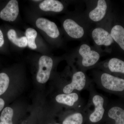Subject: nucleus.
<instances>
[{"mask_svg": "<svg viewBox=\"0 0 124 124\" xmlns=\"http://www.w3.org/2000/svg\"><path fill=\"white\" fill-rule=\"evenodd\" d=\"M88 90L89 98L86 106L91 108L92 109H88L85 107L84 110L86 117L89 121L92 124H96L104 118L108 105L106 97L96 92L93 85Z\"/></svg>", "mask_w": 124, "mask_h": 124, "instance_id": "obj_1", "label": "nucleus"}, {"mask_svg": "<svg viewBox=\"0 0 124 124\" xmlns=\"http://www.w3.org/2000/svg\"><path fill=\"white\" fill-rule=\"evenodd\" d=\"M94 81L99 88L106 92L122 93L124 92V79L103 71L94 74Z\"/></svg>", "mask_w": 124, "mask_h": 124, "instance_id": "obj_2", "label": "nucleus"}, {"mask_svg": "<svg viewBox=\"0 0 124 124\" xmlns=\"http://www.w3.org/2000/svg\"><path fill=\"white\" fill-rule=\"evenodd\" d=\"M79 53L81 57L80 66L82 70L93 67L100 59V54L91 49V47L86 44H83L80 46Z\"/></svg>", "mask_w": 124, "mask_h": 124, "instance_id": "obj_3", "label": "nucleus"}, {"mask_svg": "<svg viewBox=\"0 0 124 124\" xmlns=\"http://www.w3.org/2000/svg\"><path fill=\"white\" fill-rule=\"evenodd\" d=\"M55 100L59 104L73 108L75 110L82 109L85 107H83V101L78 92L58 94L55 97Z\"/></svg>", "mask_w": 124, "mask_h": 124, "instance_id": "obj_4", "label": "nucleus"}, {"mask_svg": "<svg viewBox=\"0 0 124 124\" xmlns=\"http://www.w3.org/2000/svg\"><path fill=\"white\" fill-rule=\"evenodd\" d=\"M53 62L52 59L46 55H42L39 61L38 70L36 79L40 84L46 83L49 78L53 68Z\"/></svg>", "mask_w": 124, "mask_h": 124, "instance_id": "obj_5", "label": "nucleus"}, {"mask_svg": "<svg viewBox=\"0 0 124 124\" xmlns=\"http://www.w3.org/2000/svg\"><path fill=\"white\" fill-rule=\"evenodd\" d=\"M91 36L94 41L98 46H110L114 41L110 33L106 29L100 27L93 30Z\"/></svg>", "mask_w": 124, "mask_h": 124, "instance_id": "obj_6", "label": "nucleus"}, {"mask_svg": "<svg viewBox=\"0 0 124 124\" xmlns=\"http://www.w3.org/2000/svg\"><path fill=\"white\" fill-rule=\"evenodd\" d=\"M19 13L18 3L16 0L9 1L0 12V18L8 22H14L17 18Z\"/></svg>", "mask_w": 124, "mask_h": 124, "instance_id": "obj_7", "label": "nucleus"}, {"mask_svg": "<svg viewBox=\"0 0 124 124\" xmlns=\"http://www.w3.org/2000/svg\"><path fill=\"white\" fill-rule=\"evenodd\" d=\"M36 26L45 32L50 37L53 38H58L60 32L55 23L45 18H40L36 21Z\"/></svg>", "mask_w": 124, "mask_h": 124, "instance_id": "obj_8", "label": "nucleus"}, {"mask_svg": "<svg viewBox=\"0 0 124 124\" xmlns=\"http://www.w3.org/2000/svg\"><path fill=\"white\" fill-rule=\"evenodd\" d=\"M63 27L68 35L71 38L79 39L84 35V28L73 19H67L64 20Z\"/></svg>", "mask_w": 124, "mask_h": 124, "instance_id": "obj_9", "label": "nucleus"}, {"mask_svg": "<svg viewBox=\"0 0 124 124\" xmlns=\"http://www.w3.org/2000/svg\"><path fill=\"white\" fill-rule=\"evenodd\" d=\"M103 71L108 73H120L124 74V62L123 60L113 58L107 62H104L99 65Z\"/></svg>", "mask_w": 124, "mask_h": 124, "instance_id": "obj_10", "label": "nucleus"}, {"mask_svg": "<svg viewBox=\"0 0 124 124\" xmlns=\"http://www.w3.org/2000/svg\"><path fill=\"white\" fill-rule=\"evenodd\" d=\"M104 116L114 121L115 124H124V108L120 106L108 104Z\"/></svg>", "mask_w": 124, "mask_h": 124, "instance_id": "obj_11", "label": "nucleus"}, {"mask_svg": "<svg viewBox=\"0 0 124 124\" xmlns=\"http://www.w3.org/2000/svg\"><path fill=\"white\" fill-rule=\"evenodd\" d=\"M107 8V4L106 0H99L96 7L89 13V18L93 22H100L106 16Z\"/></svg>", "mask_w": 124, "mask_h": 124, "instance_id": "obj_12", "label": "nucleus"}, {"mask_svg": "<svg viewBox=\"0 0 124 124\" xmlns=\"http://www.w3.org/2000/svg\"><path fill=\"white\" fill-rule=\"evenodd\" d=\"M85 117H86V113L84 108L74 110L71 113L64 119L62 124H82Z\"/></svg>", "mask_w": 124, "mask_h": 124, "instance_id": "obj_13", "label": "nucleus"}, {"mask_svg": "<svg viewBox=\"0 0 124 124\" xmlns=\"http://www.w3.org/2000/svg\"><path fill=\"white\" fill-rule=\"evenodd\" d=\"M40 8L45 11L60 12L64 9L62 2L57 0H45L40 4Z\"/></svg>", "mask_w": 124, "mask_h": 124, "instance_id": "obj_14", "label": "nucleus"}, {"mask_svg": "<svg viewBox=\"0 0 124 124\" xmlns=\"http://www.w3.org/2000/svg\"><path fill=\"white\" fill-rule=\"evenodd\" d=\"M111 35L114 41L124 51V28L121 25H115L110 32Z\"/></svg>", "mask_w": 124, "mask_h": 124, "instance_id": "obj_15", "label": "nucleus"}, {"mask_svg": "<svg viewBox=\"0 0 124 124\" xmlns=\"http://www.w3.org/2000/svg\"><path fill=\"white\" fill-rule=\"evenodd\" d=\"M7 35L9 40L17 46L23 48L28 45L27 40L26 37L18 38L16 31L14 29L9 30L7 32Z\"/></svg>", "mask_w": 124, "mask_h": 124, "instance_id": "obj_16", "label": "nucleus"}, {"mask_svg": "<svg viewBox=\"0 0 124 124\" xmlns=\"http://www.w3.org/2000/svg\"><path fill=\"white\" fill-rule=\"evenodd\" d=\"M14 111L11 108L7 107L3 110L0 116V124H13L12 118Z\"/></svg>", "mask_w": 124, "mask_h": 124, "instance_id": "obj_17", "label": "nucleus"}, {"mask_svg": "<svg viewBox=\"0 0 124 124\" xmlns=\"http://www.w3.org/2000/svg\"><path fill=\"white\" fill-rule=\"evenodd\" d=\"M37 35V32L33 28H28L26 30L25 35L27 40L28 46L30 48L33 49L37 48L35 39Z\"/></svg>", "mask_w": 124, "mask_h": 124, "instance_id": "obj_18", "label": "nucleus"}, {"mask_svg": "<svg viewBox=\"0 0 124 124\" xmlns=\"http://www.w3.org/2000/svg\"><path fill=\"white\" fill-rule=\"evenodd\" d=\"M9 84V78L5 73H0V95L6 92Z\"/></svg>", "mask_w": 124, "mask_h": 124, "instance_id": "obj_19", "label": "nucleus"}, {"mask_svg": "<svg viewBox=\"0 0 124 124\" xmlns=\"http://www.w3.org/2000/svg\"><path fill=\"white\" fill-rule=\"evenodd\" d=\"M4 43V36L2 31L0 29V47L2 46Z\"/></svg>", "mask_w": 124, "mask_h": 124, "instance_id": "obj_20", "label": "nucleus"}, {"mask_svg": "<svg viewBox=\"0 0 124 124\" xmlns=\"http://www.w3.org/2000/svg\"><path fill=\"white\" fill-rule=\"evenodd\" d=\"M5 105V102L1 98H0V112L2 110Z\"/></svg>", "mask_w": 124, "mask_h": 124, "instance_id": "obj_21", "label": "nucleus"}, {"mask_svg": "<svg viewBox=\"0 0 124 124\" xmlns=\"http://www.w3.org/2000/svg\"><path fill=\"white\" fill-rule=\"evenodd\" d=\"M33 1H40V0H33Z\"/></svg>", "mask_w": 124, "mask_h": 124, "instance_id": "obj_22", "label": "nucleus"}, {"mask_svg": "<svg viewBox=\"0 0 124 124\" xmlns=\"http://www.w3.org/2000/svg\"></svg>", "mask_w": 124, "mask_h": 124, "instance_id": "obj_23", "label": "nucleus"}]
</instances>
